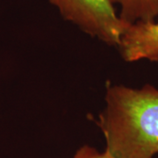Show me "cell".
<instances>
[{
  "instance_id": "obj_4",
  "label": "cell",
  "mask_w": 158,
  "mask_h": 158,
  "mask_svg": "<svg viewBox=\"0 0 158 158\" xmlns=\"http://www.w3.org/2000/svg\"><path fill=\"white\" fill-rule=\"evenodd\" d=\"M119 6V19L127 25L151 22L158 17V0H113Z\"/></svg>"
},
{
  "instance_id": "obj_1",
  "label": "cell",
  "mask_w": 158,
  "mask_h": 158,
  "mask_svg": "<svg viewBox=\"0 0 158 158\" xmlns=\"http://www.w3.org/2000/svg\"><path fill=\"white\" fill-rule=\"evenodd\" d=\"M97 123L114 158H154L158 154V89L108 85Z\"/></svg>"
},
{
  "instance_id": "obj_2",
  "label": "cell",
  "mask_w": 158,
  "mask_h": 158,
  "mask_svg": "<svg viewBox=\"0 0 158 158\" xmlns=\"http://www.w3.org/2000/svg\"><path fill=\"white\" fill-rule=\"evenodd\" d=\"M62 17L84 33L118 48L128 25L115 9L113 0H49Z\"/></svg>"
},
{
  "instance_id": "obj_5",
  "label": "cell",
  "mask_w": 158,
  "mask_h": 158,
  "mask_svg": "<svg viewBox=\"0 0 158 158\" xmlns=\"http://www.w3.org/2000/svg\"><path fill=\"white\" fill-rule=\"evenodd\" d=\"M72 158H114L106 150L100 152L95 148L85 145L80 147Z\"/></svg>"
},
{
  "instance_id": "obj_3",
  "label": "cell",
  "mask_w": 158,
  "mask_h": 158,
  "mask_svg": "<svg viewBox=\"0 0 158 158\" xmlns=\"http://www.w3.org/2000/svg\"><path fill=\"white\" fill-rule=\"evenodd\" d=\"M123 60L158 62V22H138L128 25L118 46Z\"/></svg>"
}]
</instances>
